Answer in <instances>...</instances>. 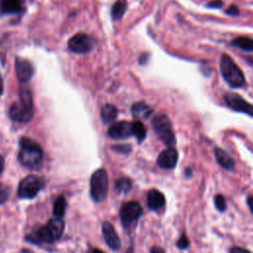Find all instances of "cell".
<instances>
[{
  "instance_id": "obj_2",
  "label": "cell",
  "mask_w": 253,
  "mask_h": 253,
  "mask_svg": "<svg viewBox=\"0 0 253 253\" xmlns=\"http://www.w3.org/2000/svg\"><path fill=\"white\" fill-rule=\"evenodd\" d=\"M43 149L37 142L29 138L21 139L18 159L23 166L28 168L37 167L43 161Z\"/></svg>"
},
{
  "instance_id": "obj_1",
  "label": "cell",
  "mask_w": 253,
  "mask_h": 253,
  "mask_svg": "<svg viewBox=\"0 0 253 253\" xmlns=\"http://www.w3.org/2000/svg\"><path fill=\"white\" fill-rule=\"evenodd\" d=\"M34 113L32 93L29 89L22 88L20 90V100L12 104L9 110V116L14 122L26 124L33 119Z\"/></svg>"
},
{
  "instance_id": "obj_28",
  "label": "cell",
  "mask_w": 253,
  "mask_h": 253,
  "mask_svg": "<svg viewBox=\"0 0 253 253\" xmlns=\"http://www.w3.org/2000/svg\"><path fill=\"white\" fill-rule=\"evenodd\" d=\"M176 245H177V247L180 248V249H187V248L189 247V245H190V241H189L188 237H187L185 234H182V235L179 237V239L177 240Z\"/></svg>"
},
{
  "instance_id": "obj_31",
  "label": "cell",
  "mask_w": 253,
  "mask_h": 253,
  "mask_svg": "<svg viewBox=\"0 0 253 253\" xmlns=\"http://www.w3.org/2000/svg\"><path fill=\"white\" fill-rule=\"evenodd\" d=\"M150 253H165V251L163 248H161L159 246H153L150 249Z\"/></svg>"
},
{
  "instance_id": "obj_33",
  "label": "cell",
  "mask_w": 253,
  "mask_h": 253,
  "mask_svg": "<svg viewBox=\"0 0 253 253\" xmlns=\"http://www.w3.org/2000/svg\"><path fill=\"white\" fill-rule=\"evenodd\" d=\"M4 165H5V163H4V158L0 155V175L2 174V172H3V170H4Z\"/></svg>"
},
{
  "instance_id": "obj_24",
  "label": "cell",
  "mask_w": 253,
  "mask_h": 253,
  "mask_svg": "<svg viewBox=\"0 0 253 253\" xmlns=\"http://www.w3.org/2000/svg\"><path fill=\"white\" fill-rule=\"evenodd\" d=\"M132 181L129 178H121L116 181L115 183V189L120 194H126L132 189Z\"/></svg>"
},
{
  "instance_id": "obj_11",
  "label": "cell",
  "mask_w": 253,
  "mask_h": 253,
  "mask_svg": "<svg viewBox=\"0 0 253 253\" xmlns=\"http://www.w3.org/2000/svg\"><path fill=\"white\" fill-rule=\"evenodd\" d=\"M225 102L229 108L233 111L247 114L248 116H252L253 108L250 103L245 101L241 96L236 93H227L225 95Z\"/></svg>"
},
{
  "instance_id": "obj_3",
  "label": "cell",
  "mask_w": 253,
  "mask_h": 253,
  "mask_svg": "<svg viewBox=\"0 0 253 253\" xmlns=\"http://www.w3.org/2000/svg\"><path fill=\"white\" fill-rule=\"evenodd\" d=\"M64 231V223L62 219H51L44 227L40 228L27 239L34 243H53L60 239Z\"/></svg>"
},
{
  "instance_id": "obj_6",
  "label": "cell",
  "mask_w": 253,
  "mask_h": 253,
  "mask_svg": "<svg viewBox=\"0 0 253 253\" xmlns=\"http://www.w3.org/2000/svg\"><path fill=\"white\" fill-rule=\"evenodd\" d=\"M109 191V177L104 168L96 170L90 179V195L94 202H103Z\"/></svg>"
},
{
  "instance_id": "obj_4",
  "label": "cell",
  "mask_w": 253,
  "mask_h": 253,
  "mask_svg": "<svg viewBox=\"0 0 253 253\" xmlns=\"http://www.w3.org/2000/svg\"><path fill=\"white\" fill-rule=\"evenodd\" d=\"M221 73L226 82L232 88H239L245 84V78L241 69L236 65L233 60L224 55L221 59Z\"/></svg>"
},
{
  "instance_id": "obj_10",
  "label": "cell",
  "mask_w": 253,
  "mask_h": 253,
  "mask_svg": "<svg viewBox=\"0 0 253 253\" xmlns=\"http://www.w3.org/2000/svg\"><path fill=\"white\" fill-rule=\"evenodd\" d=\"M108 136L113 140H125L133 136V123L121 121L113 123L108 129Z\"/></svg>"
},
{
  "instance_id": "obj_21",
  "label": "cell",
  "mask_w": 253,
  "mask_h": 253,
  "mask_svg": "<svg viewBox=\"0 0 253 253\" xmlns=\"http://www.w3.org/2000/svg\"><path fill=\"white\" fill-rule=\"evenodd\" d=\"M65 210H66V201L64 197L63 196L58 197L54 203V208H53V214L55 218L62 219L65 214Z\"/></svg>"
},
{
  "instance_id": "obj_27",
  "label": "cell",
  "mask_w": 253,
  "mask_h": 253,
  "mask_svg": "<svg viewBox=\"0 0 253 253\" xmlns=\"http://www.w3.org/2000/svg\"><path fill=\"white\" fill-rule=\"evenodd\" d=\"M113 150L119 153H123V154H128L129 152H131L132 148L130 145H119V146H114Z\"/></svg>"
},
{
  "instance_id": "obj_22",
  "label": "cell",
  "mask_w": 253,
  "mask_h": 253,
  "mask_svg": "<svg viewBox=\"0 0 253 253\" xmlns=\"http://www.w3.org/2000/svg\"><path fill=\"white\" fill-rule=\"evenodd\" d=\"M126 8V0H117L116 3L112 7V18L114 20H119L125 14Z\"/></svg>"
},
{
  "instance_id": "obj_5",
  "label": "cell",
  "mask_w": 253,
  "mask_h": 253,
  "mask_svg": "<svg viewBox=\"0 0 253 253\" xmlns=\"http://www.w3.org/2000/svg\"><path fill=\"white\" fill-rule=\"evenodd\" d=\"M152 126L159 140L167 147H174L176 143L172 124L166 115H156L152 120Z\"/></svg>"
},
{
  "instance_id": "obj_16",
  "label": "cell",
  "mask_w": 253,
  "mask_h": 253,
  "mask_svg": "<svg viewBox=\"0 0 253 253\" xmlns=\"http://www.w3.org/2000/svg\"><path fill=\"white\" fill-rule=\"evenodd\" d=\"M215 156H216V159H217L218 163L222 167H224L225 169H227V170H233L234 169V167H235L234 160L224 149L217 148L215 149Z\"/></svg>"
},
{
  "instance_id": "obj_34",
  "label": "cell",
  "mask_w": 253,
  "mask_h": 253,
  "mask_svg": "<svg viewBox=\"0 0 253 253\" xmlns=\"http://www.w3.org/2000/svg\"><path fill=\"white\" fill-rule=\"evenodd\" d=\"M3 93V79L1 74H0V95H2Z\"/></svg>"
},
{
  "instance_id": "obj_37",
  "label": "cell",
  "mask_w": 253,
  "mask_h": 253,
  "mask_svg": "<svg viewBox=\"0 0 253 253\" xmlns=\"http://www.w3.org/2000/svg\"><path fill=\"white\" fill-rule=\"evenodd\" d=\"M92 253H105V252L102 251V250H100V249H98V248H96V249H94V250L92 251Z\"/></svg>"
},
{
  "instance_id": "obj_13",
  "label": "cell",
  "mask_w": 253,
  "mask_h": 253,
  "mask_svg": "<svg viewBox=\"0 0 253 253\" xmlns=\"http://www.w3.org/2000/svg\"><path fill=\"white\" fill-rule=\"evenodd\" d=\"M15 70H16L17 78L21 83H26L30 81L35 73L33 64L29 61L21 58L16 59Z\"/></svg>"
},
{
  "instance_id": "obj_20",
  "label": "cell",
  "mask_w": 253,
  "mask_h": 253,
  "mask_svg": "<svg viewBox=\"0 0 253 253\" xmlns=\"http://www.w3.org/2000/svg\"><path fill=\"white\" fill-rule=\"evenodd\" d=\"M232 45L242 51L245 52H252L253 50V42L249 37H238L233 40Z\"/></svg>"
},
{
  "instance_id": "obj_29",
  "label": "cell",
  "mask_w": 253,
  "mask_h": 253,
  "mask_svg": "<svg viewBox=\"0 0 253 253\" xmlns=\"http://www.w3.org/2000/svg\"><path fill=\"white\" fill-rule=\"evenodd\" d=\"M230 253H251L249 250L242 248V247H238V246H234L230 250Z\"/></svg>"
},
{
  "instance_id": "obj_38",
  "label": "cell",
  "mask_w": 253,
  "mask_h": 253,
  "mask_svg": "<svg viewBox=\"0 0 253 253\" xmlns=\"http://www.w3.org/2000/svg\"><path fill=\"white\" fill-rule=\"evenodd\" d=\"M126 253H133V250H130L129 252H126Z\"/></svg>"
},
{
  "instance_id": "obj_17",
  "label": "cell",
  "mask_w": 253,
  "mask_h": 253,
  "mask_svg": "<svg viewBox=\"0 0 253 253\" xmlns=\"http://www.w3.org/2000/svg\"><path fill=\"white\" fill-rule=\"evenodd\" d=\"M153 110L145 102L135 103L132 107L133 116L139 120H147L151 116Z\"/></svg>"
},
{
  "instance_id": "obj_14",
  "label": "cell",
  "mask_w": 253,
  "mask_h": 253,
  "mask_svg": "<svg viewBox=\"0 0 253 253\" xmlns=\"http://www.w3.org/2000/svg\"><path fill=\"white\" fill-rule=\"evenodd\" d=\"M102 232L108 246L113 250H118L121 247V239L117 234L113 225L109 222H104L102 225Z\"/></svg>"
},
{
  "instance_id": "obj_23",
  "label": "cell",
  "mask_w": 253,
  "mask_h": 253,
  "mask_svg": "<svg viewBox=\"0 0 253 253\" xmlns=\"http://www.w3.org/2000/svg\"><path fill=\"white\" fill-rule=\"evenodd\" d=\"M133 136L137 138L139 143H142L146 139L147 129L142 122H133Z\"/></svg>"
},
{
  "instance_id": "obj_19",
  "label": "cell",
  "mask_w": 253,
  "mask_h": 253,
  "mask_svg": "<svg viewBox=\"0 0 253 253\" xmlns=\"http://www.w3.org/2000/svg\"><path fill=\"white\" fill-rule=\"evenodd\" d=\"M118 116L117 108L112 104H106L101 108V119L105 124L113 123Z\"/></svg>"
},
{
  "instance_id": "obj_8",
  "label": "cell",
  "mask_w": 253,
  "mask_h": 253,
  "mask_svg": "<svg viewBox=\"0 0 253 253\" xmlns=\"http://www.w3.org/2000/svg\"><path fill=\"white\" fill-rule=\"evenodd\" d=\"M95 47L94 40L85 34H76L71 37L67 43V48L74 54H88Z\"/></svg>"
},
{
  "instance_id": "obj_30",
  "label": "cell",
  "mask_w": 253,
  "mask_h": 253,
  "mask_svg": "<svg viewBox=\"0 0 253 253\" xmlns=\"http://www.w3.org/2000/svg\"><path fill=\"white\" fill-rule=\"evenodd\" d=\"M227 13L232 15V16H236V15H238V8L234 5H232L227 10Z\"/></svg>"
},
{
  "instance_id": "obj_32",
  "label": "cell",
  "mask_w": 253,
  "mask_h": 253,
  "mask_svg": "<svg viewBox=\"0 0 253 253\" xmlns=\"http://www.w3.org/2000/svg\"><path fill=\"white\" fill-rule=\"evenodd\" d=\"M222 5H223V3L220 1V0H215V1L211 2V3L209 4L210 7H215V8H219V7H221Z\"/></svg>"
},
{
  "instance_id": "obj_12",
  "label": "cell",
  "mask_w": 253,
  "mask_h": 253,
  "mask_svg": "<svg viewBox=\"0 0 253 253\" xmlns=\"http://www.w3.org/2000/svg\"><path fill=\"white\" fill-rule=\"evenodd\" d=\"M178 161V151L173 147H168L157 157V165L162 169H173Z\"/></svg>"
},
{
  "instance_id": "obj_9",
  "label": "cell",
  "mask_w": 253,
  "mask_h": 253,
  "mask_svg": "<svg viewBox=\"0 0 253 253\" xmlns=\"http://www.w3.org/2000/svg\"><path fill=\"white\" fill-rule=\"evenodd\" d=\"M143 214V208L140 203L131 201L122 206L120 211L121 222L125 228H129L135 224Z\"/></svg>"
},
{
  "instance_id": "obj_25",
  "label": "cell",
  "mask_w": 253,
  "mask_h": 253,
  "mask_svg": "<svg viewBox=\"0 0 253 253\" xmlns=\"http://www.w3.org/2000/svg\"><path fill=\"white\" fill-rule=\"evenodd\" d=\"M215 206L218 209V211H220V212H225L227 209V203H226V199L223 195L219 194L215 197Z\"/></svg>"
},
{
  "instance_id": "obj_7",
  "label": "cell",
  "mask_w": 253,
  "mask_h": 253,
  "mask_svg": "<svg viewBox=\"0 0 253 253\" xmlns=\"http://www.w3.org/2000/svg\"><path fill=\"white\" fill-rule=\"evenodd\" d=\"M45 180L37 175H28L19 184L18 196L21 199H33L45 187Z\"/></svg>"
},
{
  "instance_id": "obj_35",
  "label": "cell",
  "mask_w": 253,
  "mask_h": 253,
  "mask_svg": "<svg viewBox=\"0 0 253 253\" xmlns=\"http://www.w3.org/2000/svg\"><path fill=\"white\" fill-rule=\"evenodd\" d=\"M251 200H252V197L251 196H249L248 198H247V205H248V207H249V210L251 211L252 212V207H251Z\"/></svg>"
},
{
  "instance_id": "obj_18",
  "label": "cell",
  "mask_w": 253,
  "mask_h": 253,
  "mask_svg": "<svg viewBox=\"0 0 253 253\" xmlns=\"http://www.w3.org/2000/svg\"><path fill=\"white\" fill-rule=\"evenodd\" d=\"M0 10L4 14H15L22 10L21 0H0Z\"/></svg>"
},
{
  "instance_id": "obj_26",
  "label": "cell",
  "mask_w": 253,
  "mask_h": 253,
  "mask_svg": "<svg viewBox=\"0 0 253 253\" xmlns=\"http://www.w3.org/2000/svg\"><path fill=\"white\" fill-rule=\"evenodd\" d=\"M10 196V190L4 186L0 184V205L4 204Z\"/></svg>"
},
{
  "instance_id": "obj_15",
  "label": "cell",
  "mask_w": 253,
  "mask_h": 253,
  "mask_svg": "<svg viewBox=\"0 0 253 253\" xmlns=\"http://www.w3.org/2000/svg\"><path fill=\"white\" fill-rule=\"evenodd\" d=\"M166 200L164 195L156 190L152 189L148 194V206L151 211H158L165 206Z\"/></svg>"
},
{
  "instance_id": "obj_36",
  "label": "cell",
  "mask_w": 253,
  "mask_h": 253,
  "mask_svg": "<svg viewBox=\"0 0 253 253\" xmlns=\"http://www.w3.org/2000/svg\"><path fill=\"white\" fill-rule=\"evenodd\" d=\"M191 175H192V169H190V168H187V169H186V176L190 177Z\"/></svg>"
}]
</instances>
